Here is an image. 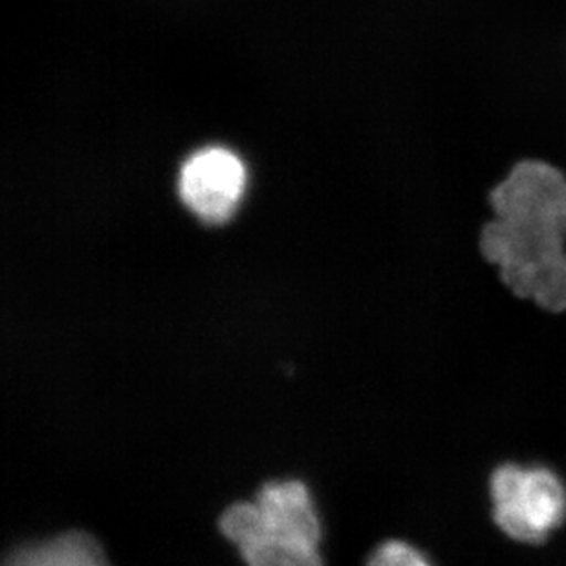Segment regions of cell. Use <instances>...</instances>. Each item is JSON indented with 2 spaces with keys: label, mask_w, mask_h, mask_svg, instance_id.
I'll return each instance as SVG.
<instances>
[{
  "label": "cell",
  "mask_w": 566,
  "mask_h": 566,
  "mask_svg": "<svg viewBox=\"0 0 566 566\" xmlns=\"http://www.w3.org/2000/svg\"><path fill=\"white\" fill-rule=\"evenodd\" d=\"M220 530L248 566H323L319 517L303 482H268L252 503L228 507Z\"/></svg>",
  "instance_id": "cell-1"
},
{
  "label": "cell",
  "mask_w": 566,
  "mask_h": 566,
  "mask_svg": "<svg viewBox=\"0 0 566 566\" xmlns=\"http://www.w3.org/2000/svg\"><path fill=\"white\" fill-rule=\"evenodd\" d=\"M475 244L513 297L548 314H566V231L559 220L492 214Z\"/></svg>",
  "instance_id": "cell-2"
},
{
  "label": "cell",
  "mask_w": 566,
  "mask_h": 566,
  "mask_svg": "<svg viewBox=\"0 0 566 566\" xmlns=\"http://www.w3.org/2000/svg\"><path fill=\"white\" fill-rule=\"evenodd\" d=\"M490 518L513 545L545 546L566 526V476L537 460H503L488 475Z\"/></svg>",
  "instance_id": "cell-3"
},
{
  "label": "cell",
  "mask_w": 566,
  "mask_h": 566,
  "mask_svg": "<svg viewBox=\"0 0 566 566\" xmlns=\"http://www.w3.org/2000/svg\"><path fill=\"white\" fill-rule=\"evenodd\" d=\"M247 167L222 147L198 150L184 164L180 197L206 224H224L247 191Z\"/></svg>",
  "instance_id": "cell-4"
},
{
  "label": "cell",
  "mask_w": 566,
  "mask_h": 566,
  "mask_svg": "<svg viewBox=\"0 0 566 566\" xmlns=\"http://www.w3.org/2000/svg\"><path fill=\"white\" fill-rule=\"evenodd\" d=\"M493 217L559 220L566 206V177L548 161L521 160L488 195Z\"/></svg>",
  "instance_id": "cell-5"
},
{
  "label": "cell",
  "mask_w": 566,
  "mask_h": 566,
  "mask_svg": "<svg viewBox=\"0 0 566 566\" xmlns=\"http://www.w3.org/2000/svg\"><path fill=\"white\" fill-rule=\"evenodd\" d=\"M4 566H111L92 535L66 532L49 541L19 546L6 557Z\"/></svg>",
  "instance_id": "cell-6"
},
{
  "label": "cell",
  "mask_w": 566,
  "mask_h": 566,
  "mask_svg": "<svg viewBox=\"0 0 566 566\" xmlns=\"http://www.w3.org/2000/svg\"><path fill=\"white\" fill-rule=\"evenodd\" d=\"M367 566H439L422 546L401 537H390L370 552Z\"/></svg>",
  "instance_id": "cell-7"
},
{
  "label": "cell",
  "mask_w": 566,
  "mask_h": 566,
  "mask_svg": "<svg viewBox=\"0 0 566 566\" xmlns=\"http://www.w3.org/2000/svg\"><path fill=\"white\" fill-rule=\"evenodd\" d=\"M563 228H565V231H566V206H565V211H563Z\"/></svg>",
  "instance_id": "cell-8"
}]
</instances>
